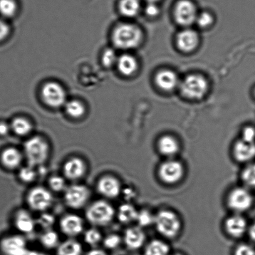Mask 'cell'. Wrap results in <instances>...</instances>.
I'll return each instance as SVG.
<instances>
[{"mask_svg":"<svg viewBox=\"0 0 255 255\" xmlns=\"http://www.w3.org/2000/svg\"><path fill=\"white\" fill-rule=\"evenodd\" d=\"M142 40V33L137 26L132 24H122L116 27L113 41L117 48L130 49L137 48Z\"/></svg>","mask_w":255,"mask_h":255,"instance_id":"1","label":"cell"},{"mask_svg":"<svg viewBox=\"0 0 255 255\" xmlns=\"http://www.w3.org/2000/svg\"><path fill=\"white\" fill-rule=\"evenodd\" d=\"M24 151L29 165L34 167L46 163L50 149L45 140L36 136L26 141L24 143Z\"/></svg>","mask_w":255,"mask_h":255,"instance_id":"2","label":"cell"},{"mask_svg":"<svg viewBox=\"0 0 255 255\" xmlns=\"http://www.w3.org/2000/svg\"><path fill=\"white\" fill-rule=\"evenodd\" d=\"M115 215V210L108 202L98 200L93 202L86 211L88 221L94 226L103 227L110 224Z\"/></svg>","mask_w":255,"mask_h":255,"instance_id":"3","label":"cell"},{"mask_svg":"<svg viewBox=\"0 0 255 255\" xmlns=\"http://www.w3.org/2000/svg\"><path fill=\"white\" fill-rule=\"evenodd\" d=\"M157 231L163 236L174 238L179 234L181 229V222L179 217L170 210H161L155 216V222Z\"/></svg>","mask_w":255,"mask_h":255,"instance_id":"4","label":"cell"},{"mask_svg":"<svg viewBox=\"0 0 255 255\" xmlns=\"http://www.w3.org/2000/svg\"><path fill=\"white\" fill-rule=\"evenodd\" d=\"M182 95L191 100H199L208 90L206 79L199 74H191L185 78L180 84Z\"/></svg>","mask_w":255,"mask_h":255,"instance_id":"5","label":"cell"},{"mask_svg":"<svg viewBox=\"0 0 255 255\" xmlns=\"http://www.w3.org/2000/svg\"><path fill=\"white\" fill-rule=\"evenodd\" d=\"M90 197V190L83 185H72L64 191V201L69 207L73 209H79L85 206Z\"/></svg>","mask_w":255,"mask_h":255,"instance_id":"6","label":"cell"},{"mask_svg":"<svg viewBox=\"0 0 255 255\" xmlns=\"http://www.w3.org/2000/svg\"><path fill=\"white\" fill-rule=\"evenodd\" d=\"M53 202V195L49 190L44 187H34L27 195L28 206L34 211H46L51 206Z\"/></svg>","mask_w":255,"mask_h":255,"instance_id":"7","label":"cell"},{"mask_svg":"<svg viewBox=\"0 0 255 255\" xmlns=\"http://www.w3.org/2000/svg\"><path fill=\"white\" fill-rule=\"evenodd\" d=\"M184 175V166L179 161L168 160L158 168V176L167 184H175L182 180Z\"/></svg>","mask_w":255,"mask_h":255,"instance_id":"8","label":"cell"},{"mask_svg":"<svg viewBox=\"0 0 255 255\" xmlns=\"http://www.w3.org/2000/svg\"><path fill=\"white\" fill-rule=\"evenodd\" d=\"M253 198L251 194L245 188L233 189L227 197L228 206L235 212L246 211L252 206Z\"/></svg>","mask_w":255,"mask_h":255,"instance_id":"9","label":"cell"},{"mask_svg":"<svg viewBox=\"0 0 255 255\" xmlns=\"http://www.w3.org/2000/svg\"><path fill=\"white\" fill-rule=\"evenodd\" d=\"M0 250L4 255H28L29 252L25 239L18 235L3 238L0 242Z\"/></svg>","mask_w":255,"mask_h":255,"instance_id":"10","label":"cell"},{"mask_svg":"<svg viewBox=\"0 0 255 255\" xmlns=\"http://www.w3.org/2000/svg\"><path fill=\"white\" fill-rule=\"evenodd\" d=\"M44 102L52 108H59L66 102L65 91L60 84L50 82L45 84L42 90Z\"/></svg>","mask_w":255,"mask_h":255,"instance_id":"11","label":"cell"},{"mask_svg":"<svg viewBox=\"0 0 255 255\" xmlns=\"http://www.w3.org/2000/svg\"><path fill=\"white\" fill-rule=\"evenodd\" d=\"M175 20L180 25L189 26L196 22L197 9L189 0H182L177 4L175 9Z\"/></svg>","mask_w":255,"mask_h":255,"instance_id":"12","label":"cell"},{"mask_svg":"<svg viewBox=\"0 0 255 255\" xmlns=\"http://www.w3.org/2000/svg\"><path fill=\"white\" fill-rule=\"evenodd\" d=\"M61 232L69 237L78 236L84 230L83 219L76 214H67L59 223Z\"/></svg>","mask_w":255,"mask_h":255,"instance_id":"13","label":"cell"},{"mask_svg":"<svg viewBox=\"0 0 255 255\" xmlns=\"http://www.w3.org/2000/svg\"><path fill=\"white\" fill-rule=\"evenodd\" d=\"M99 194L108 199H116L121 192L120 182L111 175H105L101 178L97 183Z\"/></svg>","mask_w":255,"mask_h":255,"instance_id":"14","label":"cell"},{"mask_svg":"<svg viewBox=\"0 0 255 255\" xmlns=\"http://www.w3.org/2000/svg\"><path fill=\"white\" fill-rule=\"evenodd\" d=\"M85 162L80 158L73 157L66 161L63 165V174L66 179L76 181L82 179L86 172Z\"/></svg>","mask_w":255,"mask_h":255,"instance_id":"15","label":"cell"},{"mask_svg":"<svg viewBox=\"0 0 255 255\" xmlns=\"http://www.w3.org/2000/svg\"><path fill=\"white\" fill-rule=\"evenodd\" d=\"M199 36L190 29H184L178 34L177 44L180 50L184 52L194 51L199 44Z\"/></svg>","mask_w":255,"mask_h":255,"instance_id":"16","label":"cell"},{"mask_svg":"<svg viewBox=\"0 0 255 255\" xmlns=\"http://www.w3.org/2000/svg\"><path fill=\"white\" fill-rule=\"evenodd\" d=\"M233 154L238 162H249L255 157V144L242 139L237 141L234 145Z\"/></svg>","mask_w":255,"mask_h":255,"instance_id":"17","label":"cell"},{"mask_svg":"<svg viewBox=\"0 0 255 255\" xmlns=\"http://www.w3.org/2000/svg\"><path fill=\"white\" fill-rule=\"evenodd\" d=\"M145 235L140 227H132L126 230L124 241L126 246L131 250H137L143 246Z\"/></svg>","mask_w":255,"mask_h":255,"instance_id":"18","label":"cell"},{"mask_svg":"<svg viewBox=\"0 0 255 255\" xmlns=\"http://www.w3.org/2000/svg\"><path fill=\"white\" fill-rule=\"evenodd\" d=\"M247 222L240 215H234L228 218L225 223V230L233 237L239 238L245 234L247 230Z\"/></svg>","mask_w":255,"mask_h":255,"instance_id":"19","label":"cell"},{"mask_svg":"<svg viewBox=\"0 0 255 255\" xmlns=\"http://www.w3.org/2000/svg\"><path fill=\"white\" fill-rule=\"evenodd\" d=\"M155 81L161 90L166 91L174 90L179 83L177 74L168 69L158 72L155 77Z\"/></svg>","mask_w":255,"mask_h":255,"instance_id":"20","label":"cell"},{"mask_svg":"<svg viewBox=\"0 0 255 255\" xmlns=\"http://www.w3.org/2000/svg\"><path fill=\"white\" fill-rule=\"evenodd\" d=\"M14 224L19 231L28 234L33 232L35 229L36 221L28 211L21 209L16 214Z\"/></svg>","mask_w":255,"mask_h":255,"instance_id":"21","label":"cell"},{"mask_svg":"<svg viewBox=\"0 0 255 255\" xmlns=\"http://www.w3.org/2000/svg\"><path fill=\"white\" fill-rule=\"evenodd\" d=\"M1 161L3 165L9 170H14L21 165L23 155L18 149L10 147L3 151L1 155Z\"/></svg>","mask_w":255,"mask_h":255,"instance_id":"22","label":"cell"},{"mask_svg":"<svg viewBox=\"0 0 255 255\" xmlns=\"http://www.w3.org/2000/svg\"><path fill=\"white\" fill-rule=\"evenodd\" d=\"M158 150L161 154L172 157L179 152L180 146L176 138L171 135H164L158 140Z\"/></svg>","mask_w":255,"mask_h":255,"instance_id":"23","label":"cell"},{"mask_svg":"<svg viewBox=\"0 0 255 255\" xmlns=\"http://www.w3.org/2000/svg\"><path fill=\"white\" fill-rule=\"evenodd\" d=\"M119 71L125 76H130L137 71L138 63L134 57L129 54H124L118 59Z\"/></svg>","mask_w":255,"mask_h":255,"instance_id":"24","label":"cell"},{"mask_svg":"<svg viewBox=\"0 0 255 255\" xmlns=\"http://www.w3.org/2000/svg\"><path fill=\"white\" fill-rule=\"evenodd\" d=\"M138 211L133 205L128 203L119 207L117 217L119 221L124 224H128L137 220Z\"/></svg>","mask_w":255,"mask_h":255,"instance_id":"25","label":"cell"},{"mask_svg":"<svg viewBox=\"0 0 255 255\" xmlns=\"http://www.w3.org/2000/svg\"><path fill=\"white\" fill-rule=\"evenodd\" d=\"M83 247L78 241L68 239L59 244L57 249L58 255H82Z\"/></svg>","mask_w":255,"mask_h":255,"instance_id":"26","label":"cell"},{"mask_svg":"<svg viewBox=\"0 0 255 255\" xmlns=\"http://www.w3.org/2000/svg\"><path fill=\"white\" fill-rule=\"evenodd\" d=\"M170 249L167 244L159 240L148 243L145 249V255H168Z\"/></svg>","mask_w":255,"mask_h":255,"instance_id":"27","label":"cell"},{"mask_svg":"<svg viewBox=\"0 0 255 255\" xmlns=\"http://www.w3.org/2000/svg\"><path fill=\"white\" fill-rule=\"evenodd\" d=\"M140 4L138 0H121L120 10L123 15L134 17L139 12Z\"/></svg>","mask_w":255,"mask_h":255,"instance_id":"28","label":"cell"},{"mask_svg":"<svg viewBox=\"0 0 255 255\" xmlns=\"http://www.w3.org/2000/svg\"><path fill=\"white\" fill-rule=\"evenodd\" d=\"M11 128L16 134L19 136H25L31 132L32 125L26 119L18 118L14 119L13 121Z\"/></svg>","mask_w":255,"mask_h":255,"instance_id":"29","label":"cell"},{"mask_svg":"<svg viewBox=\"0 0 255 255\" xmlns=\"http://www.w3.org/2000/svg\"><path fill=\"white\" fill-rule=\"evenodd\" d=\"M59 241L58 234L51 229L45 230L40 236V242L46 249H51L58 247Z\"/></svg>","mask_w":255,"mask_h":255,"instance_id":"30","label":"cell"},{"mask_svg":"<svg viewBox=\"0 0 255 255\" xmlns=\"http://www.w3.org/2000/svg\"><path fill=\"white\" fill-rule=\"evenodd\" d=\"M66 110L69 116L74 118L81 117L85 112V108L83 104L76 100L71 101L67 103Z\"/></svg>","mask_w":255,"mask_h":255,"instance_id":"31","label":"cell"},{"mask_svg":"<svg viewBox=\"0 0 255 255\" xmlns=\"http://www.w3.org/2000/svg\"><path fill=\"white\" fill-rule=\"evenodd\" d=\"M17 5L13 0H0V14L5 18H11L16 14Z\"/></svg>","mask_w":255,"mask_h":255,"instance_id":"32","label":"cell"},{"mask_svg":"<svg viewBox=\"0 0 255 255\" xmlns=\"http://www.w3.org/2000/svg\"><path fill=\"white\" fill-rule=\"evenodd\" d=\"M242 179L247 186L255 189V163L245 168L242 172Z\"/></svg>","mask_w":255,"mask_h":255,"instance_id":"33","label":"cell"},{"mask_svg":"<svg viewBox=\"0 0 255 255\" xmlns=\"http://www.w3.org/2000/svg\"><path fill=\"white\" fill-rule=\"evenodd\" d=\"M84 239L86 244L93 246L98 244L101 241L102 235L98 229L91 228L84 233Z\"/></svg>","mask_w":255,"mask_h":255,"instance_id":"34","label":"cell"},{"mask_svg":"<svg viewBox=\"0 0 255 255\" xmlns=\"http://www.w3.org/2000/svg\"><path fill=\"white\" fill-rule=\"evenodd\" d=\"M140 227H148L154 224L155 216L147 210H142L138 212L137 220Z\"/></svg>","mask_w":255,"mask_h":255,"instance_id":"35","label":"cell"},{"mask_svg":"<svg viewBox=\"0 0 255 255\" xmlns=\"http://www.w3.org/2000/svg\"><path fill=\"white\" fill-rule=\"evenodd\" d=\"M48 184L50 189L55 192L65 191L67 188L65 179L59 175H54L50 177Z\"/></svg>","mask_w":255,"mask_h":255,"instance_id":"36","label":"cell"},{"mask_svg":"<svg viewBox=\"0 0 255 255\" xmlns=\"http://www.w3.org/2000/svg\"><path fill=\"white\" fill-rule=\"evenodd\" d=\"M37 176L35 170L33 169V167L29 166L21 168L19 172V178L21 181L25 183V184H30L35 180Z\"/></svg>","mask_w":255,"mask_h":255,"instance_id":"37","label":"cell"},{"mask_svg":"<svg viewBox=\"0 0 255 255\" xmlns=\"http://www.w3.org/2000/svg\"><path fill=\"white\" fill-rule=\"evenodd\" d=\"M38 224L45 230L51 229L55 223V218L53 215L44 213L39 217L38 220Z\"/></svg>","mask_w":255,"mask_h":255,"instance_id":"38","label":"cell"},{"mask_svg":"<svg viewBox=\"0 0 255 255\" xmlns=\"http://www.w3.org/2000/svg\"><path fill=\"white\" fill-rule=\"evenodd\" d=\"M121 237L117 234H110L103 240V244L108 249L113 250L116 249L120 245Z\"/></svg>","mask_w":255,"mask_h":255,"instance_id":"39","label":"cell"},{"mask_svg":"<svg viewBox=\"0 0 255 255\" xmlns=\"http://www.w3.org/2000/svg\"><path fill=\"white\" fill-rule=\"evenodd\" d=\"M214 19L211 14L207 12H204L197 16L196 23L201 28H205L211 25Z\"/></svg>","mask_w":255,"mask_h":255,"instance_id":"40","label":"cell"},{"mask_svg":"<svg viewBox=\"0 0 255 255\" xmlns=\"http://www.w3.org/2000/svg\"><path fill=\"white\" fill-rule=\"evenodd\" d=\"M103 63L106 67H111L115 63H117L118 59L115 52L112 49H108L104 53L102 58Z\"/></svg>","mask_w":255,"mask_h":255,"instance_id":"41","label":"cell"},{"mask_svg":"<svg viewBox=\"0 0 255 255\" xmlns=\"http://www.w3.org/2000/svg\"><path fill=\"white\" fill-rule=\"evenodd\" d=\"M234 255H255V251L250 245L245 244L238 245L234 251Z\"/></svg>","mask_w":255,"mask_h":255,"instance_id":"42","label":"cell"},{"mask_svg":"<svg viewBox=\"0 0 255 255\" xmlns=\"http://www.w3.org/2000/svg\"><path fill=\"white\" fill-rule=\"evenodd\" d=\"M255 139V129L252 127L245 128L242 132V140L245 142L254 143Z\"/></svg>","mask_w":255,"mask_h":255,"instance_id":"43","label":"cell"},{"mask_svg":"<svg viewBox=\"0 0 255 255\" xmlns=\"http://www.w3.org/2000/svg\"><path fill=\"white\" fill-rule=\"evenodd\" d=\"M10 29L8 24L0 19V41H3L8 36Z\"/></svg>","mask_w":255,"mask_h":255,"instance_id":"44","label":"cell"},{"mask_svg":"<svg viewBox=\"0 0 255 255\" xmlns=\"http://www.w3.org/2000/svg\"><path fill=\"white\" fill-rule=\"evenodd\" d=\"M146 13L148 16L155 17L159 13V9L155 3H148L145 9Z\"/></svg>","mask_w":255,"mask_h":255,"instance_id":"45","label":"cell"},{"mask_svg":"<svg viewBox=\"0 0 255 255\" xmlns=\"http://www.w3.org/2000/svg\"><path fill=\"white\" fill-rule=\"evenodd\" d=\"M10 130V126L6 123H0V135L4 136L8 134Z\"/></svg>","mask_w":255,"mask_h":255,"instance_id":"46","label":"cell"},{"mask_svg":"<svg viewBox=\"0 0 255 255\" xmlns=\"http://www.w3.org/2000/svg\"><path fill=\"white\" fill-rule=\"evenodd\" d=\"M85 255H108V254L103 250L96 249L88 252Z\"/></svg>","mask_w":255,"mask_h":255,"instance_id":"47","label":"cell"},{"mask_svg":"<svg viewBox=\"0 0 255 255\" xmlns=\"http://www.w3.org/2000/svg\"><path fill=\"white\" fill-rule=\"evenodd\" d=\"M125 196L127 199H130L132 197H134V192L133 191L132 189H126L125 191Z\"/></svg>","mask_w":255,"mask_h":255,"instance_id":"48","label":"cell"},{"mask_svg":"<svg viewBox=\"0 0 255 255\" xmlns=\"http://www.w3.org/2000/svg\"><path fill=\"white\" fill-rule=\"evenodd\" d=\"M250 237L255 242V223L252 225L249 230Z\"/></svg>","mask_w":255,"mask_h":255,"instance_id":"49","label":"cell"},{"mask_svg":"<svg viewBox=\"0 0 255 255\" xmlns=\"http://www.w3.org/2000/svg\"><path fill=\"white\" fill-rule=\"evenodd\" d=\"M28 255H46L43 254V253L38 252H36V251H31V250H29Z\"/></svg>","mask_w":255,"mask_h":255,"instance_id":"50","label":"cell"},{"mask_svg":"<svg viewBox=\"0 0 255 255\" xmlns=\"http://www.w3.org/2000/svg\"><path fill=\"white\" fill-rule=\"evenodd\" d=\"M148 3H155L156 2L159 1V0H147Z\"/></svg>","mask_w":255,"mask_h":255,"instance_id":"51","label":"cell"},{"mask_svg":"<svg viewBox=\"0 0 255 255\" xmlns=\"http://www.w3.org/2000/svg\"><path fill=\"white\" fill-rule=\"evenodd\" d=\"M172 255H184L180 254H173Z\"/></svg>","mask_w":255,"mask_h":255,"instance_id":"52","label":"cell"},{"mask_svg":"<svg viewBox=\"0 0 255 255\" xmlns=\"http://www.w3.org/2000/svg\"></svg>","mask_w":255,"mask_h":255,"instance_id":"53","label":"cell"}]
</instances>
